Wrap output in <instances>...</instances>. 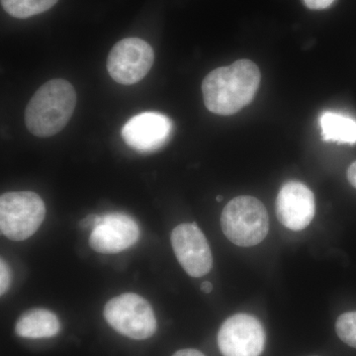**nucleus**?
Returning a JSON list of instances; mask_svg holds the SVG:
<instances>
[{
	"label": "nucleus",
	"instance_id": "obj_10",
	"mask_svg": "<svg viewBox=\"0 0 356 356\" xmlns=\"http://www.w3.org/2000/svg\"><path fill=\"white\" fill-rule=\"evenodd\" d=\"M139 238V226L132 218L121 213H110L98 217L89 245L99 254H119L135 245Z\"/></svg>",
	"mask_w": 356,
	"mask_h": 356
},
{
	"label": "nucleus",
	"instance_id": "obj_22",
	"mask_svg": "<svg viewBox=\"0 0 356 356\" xmlns=\"http://www.w3.org/2000/svg\"><path fill=\"white\" fill-rule=\"evenodd\" d=\"M216 200L218 202H221L222 201V196H217Z\"/></svg>",
	"mask_w": 356,
	"mask_h": 356
},
{
	"label": "nucleus",
	"instance_id": "obj_2",
	"mask_svg": "<svg viewBox=\"0 0 356 356\" xmlns=\"http://www.w3.org/2000/svg\"><path fill=\"white\" fill-rule=\"evenodd\" d=\"M76 105V93L72 83L65 79H51L43 84L28 103L26 127L37 137L56 135L69 123Z\"/></svg>",
	"mask_w": 356,
	"mask_h": 356
},
{
	"label": "nucleus",
	"instance_id": "obj_5",
	"mask_svg": "<svg viewBox=\"0 0 356 356\" xmlns=\"http://www.w3.org/2000/svg\"><path fill=\"white\" fill-rule=\"evenodd\" d=\"M103 313L115 331L130 339H147L156 331L153 308L146 299L135 293H125L109 300Z\"/></svg>",
	"mask_w": 356,
	"mask_h": 356
},
{
	"label": "nucleus",
	"instance_id": "obj_21",
	"mask_svg": "<svg viewBox=\"0 0 356 356\" xmlns=\"http://www.w3.org/2000/svg\"><path fill=\"white\" fill-rule=\"evenodd\" d=\"M201 290L204 293H210L213 290V285L210 281H204L202 284H201Z\"/></svg>",
	"mask_w": 356,
	"mask_h": 356
},
{
	"label": "nucleus",
	"instance_id": "obj_19",
	"mask_svg": "<svg viewBox=\"0 0 356 356\" xmlns=\"http://www.w3.org/2000/svg\"><path fill=\"white\" fill-rule=\"evenodd\" d=\"M172 356H205V355H204L202 353H200V351H199L197 350H191V348H189V350H178Z\"/></svg>",
	"mask_w": 356,
	"mask_h": 356
},
{
	"label": "nucleus",
	"instance_id": "obj_16",
	"mask_svg": "<svg viewBox=\"0 0 356 356\" xmlns=\"http://www.w3.org/2000/svg\"><path fill=\"white\" fill-rule=\"evenodd\" d=\"M11 282L10 268L6 261L1 259L0 261V294L3 296L6 294Z\"/></svg>",
	"mask_w": 356,
	"mask_h": 356
},
{
	"label": "nucleus",
	"instance_id": "obj_14",
	"mask_svg": "<svg viewBox=\"0 0 356 356\" xmlns=\"http://www.w3.org/2000/svg\"><path fill=\"white\" fill-rule=\"evenodd\" d=\"M4 10L13 17L25 19L51 9L58 0H0Z\"/></svg>",
	"mask_w": 356,
	"mask_h": 356
},
{
	"label": "nucleus",
	"instance_id": "obj_9",
	"mask_svg": "<svg viewBox=\"0 0 356 356\" xmlns=\"http://www.w3.org/2000/svg\"><path fill=\"white\" fill-rule=\"evenodd\" d=\"M172 122L159 112H143L122 128V138L140 153H152L165 146L172 133Z\"/></svg>",
	"mask_w": 356,
	"mask_h": 356
},
{
	"label": "nucleus",
	"instance_id": "obj_18",
	"mask_svg": "<svg viewBox=\"0 0 356 356\" xmlns=\"http://www.w3.org/2000/svg\"><path fill=\"white\" fill-rule=\"evenodd\" d=\"M98 217H99L98 215H89V216L81 222V228L92 231L95 228L96 225H97Z\"/></svg>",
	"mask_w": 356,
	"mask_h": 356
},
{
	"label": "nucleus",
	"instance_id": "obj_8",
	"mask_svg": "<svg viewBox=\"0 0 356 356\" xmlns=\"http://www.w3.org/2000/svg\"><path fill=\"white\" fill-rule=\"evenodd\" d=\"M172 245L175 257L185 273L191 277H202L213 266L209 243L197 225L184 222L172 233Z\"/></svg>",
	"mask_w": 356,
	"mask_h": 356
},
{
	"label": "nucleus",
	"instance_id": "obj_4",
	"mask_svg": "<svg viewBox=\"0 0 356 356\" xmlns=\"http://www.w3.org/2000/svg\"><path fill=\"white\" fill-rule=\"evenodd\" d=\"M44 216L46 206L35 192H6L0 197V229L9 240H27L36 233Z\"/></svg>",
	"mask_w": 356,
	"mask_h": 356
},
{
	"label": "nucleus",
	"instance_id": "obj_12",
	"mask_svg": "<svg viewBox=\"0 0 356 356\" xmlns=\"http://www.w3.org/2000/svg\"><path fill=\"white\" fill-rule=\"evenodd\" d=\"M60 331L57 316L46 309L25 312L15 325L16 334L25 339H48L57 336Z\"/></svg>",
	"mask_w": 356,
	"mask_h": 356
},
{
	"label": "nucleus",
	"instance_id": "obj_15",
	"mask_svg": "<svg viewBox=\"0 0 356 356\" xmlns=\"http://www.w3.org/2000/svg\"><path fill=\"white\" fill-rule=\"evenodd\" d=\"M336 331L344 343L356 348V311L339 316L337 320Z\"/></svg>",
	"mask_w": 356,
	"mask_h": 356
},
{
	"label": "nucleus",
	"instance_id": "obj_1",
	"mask_svg": "<svg viewBox=\"0 0 356 356\" xmlns=\"http://www.w3.org/2000/svg\"><path fill=\"white\" fill-rule=\"evenodd\" d=\"M259 83L261 72L257 65L252 60H236L229 67L212 70L204 79V103L212 113L235 114L252 102Z\"/></svg>",
	"mask_w": 356,
	"mask_h": 356
},
{
	"label": "nucleus",
	"instance_id": "obj_6",
	"mask_svg": "<svg viewBox=\"0 0 356 356\" xmlns=\"http://www.w3.org/2000/svg\"><path fill=\"white\" fill-rule=\"evenodd\" d=\"M154 54L151 44L139 38H126L115 44L107 58V70L116 83L133 86L149 74Z\"/></svg>",
	"mask_w": 356,
	"mask_h": 356
},
{
	"label": "nucleus",
	"instance_id": "obj_11",
	"mask_svg": "<svg viewBox=\"0 0 356 356\" xmlns=\"http://www.w3.org/2000/svg\"><path fill=\"white\" fill-rule=\"evenodd\" d=\"M315 212V196L305 184L293 180L281 187L276 199V215L285 228L292 231L306 229Z\"/></svg>",
	"mask_w": 356,
	"mask_h": 356
},
{
	"label": "nucleus",
	"instance_id": "obj_13",
	"mask_svg": "<svg viewBox=\"0 0 356 356\" xmlns=\"http://www.w3.org/2000/svg\"><path fill=\"white\" fill-rule=\"evenodd\" d=\"M323 140L339 144H356V120L341 112L325 111L320 116Z\"/></svg>",
	"mask_w": 356,
	"mask_h": 356
},
{
	"label": "nucleus",
	"instance_id": "obj_20",
	"mask_svg": "<svg viewBox=\"0 0 356 356\" xmlns=\"http://www.w3.org/2000/svg\"><path fill=\"white\" fill-rule=\"evenodd\" d=\"M348 181L356 188V161L350 166L348 170Z\"/></svg>",
	"mask_w": 356,
	"mask_h": 356
},
{
	"label": "nucleus",
	"instance_id": "obj_3",
	"mask_svg": "<svg viewBox=\"0 0 356 356\" xmlns=\"http://www.w3.org/2000/svg\"><path fill=\"white\" fill-rule=\"evenodd\" d=\"M222 233L238 247H254L266 238L269 218L266 208L252 196L232 199L221 216Z\"/></svg>",
	"mask_w": 356,
	"mask_h": 356
},
{
	"label": "nucleus",
	"instance_id": "obj_7",
	"mask_svg": "<svg viewBox=\"0 0 356 356\" xmlns=\"http://www.w3.org/2000/svg\"><path fill=\"white\" fill-rule=\"evenodd\" d=\"M218 346L224 356H259L266 346V332L254 316L236 314L222 323Z\"/></svg>",
	"mask_w": 356,
	"mask_h": 356
},
{
	"label": "nucleus",
	"instance_id": "obj_17",
	"mask_svg": "<svg viewBox=\"0 0 356 356\" xmlns=\"http://www.w3.org/2000/svg\"><path fill=\"white\" fill-rule=\"evenodd\" d=\"M334 0H304V3L308 8L314 9V10H321L325 9L334 3Z\"/></svg>",
	"mask_w": 356,
	"mask_h": 356
}]
</instances>
